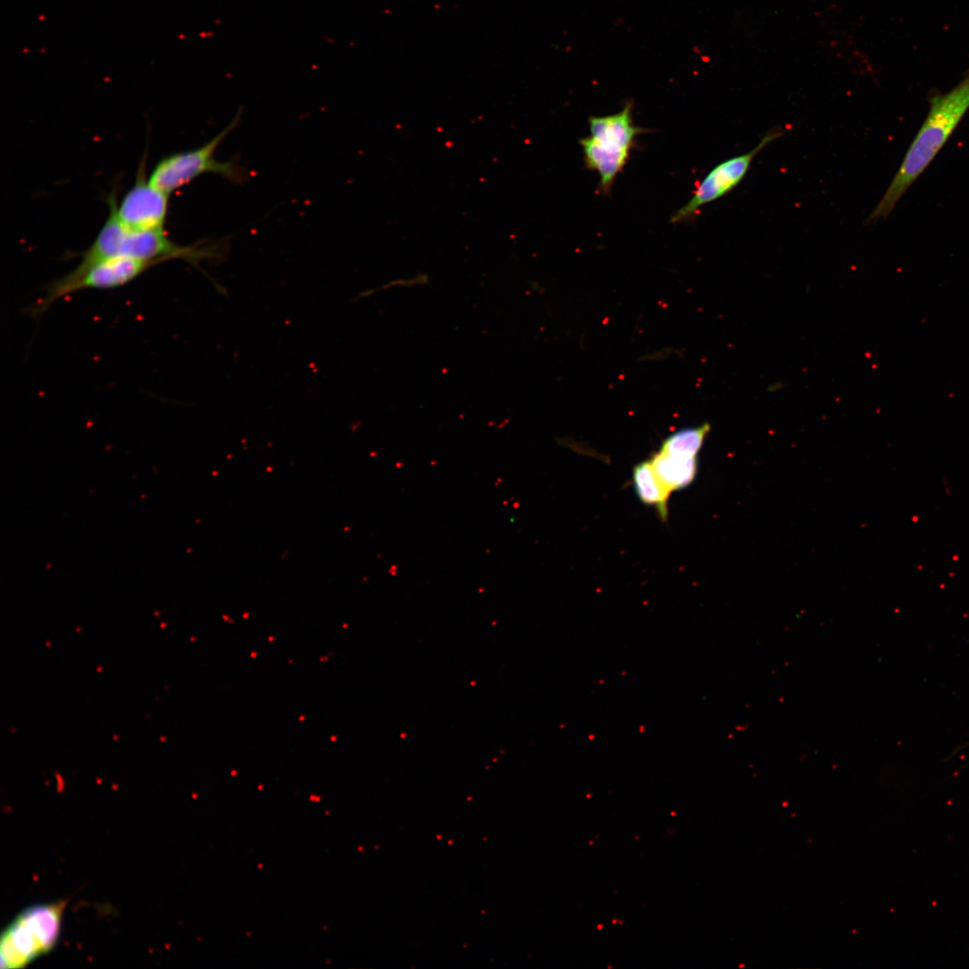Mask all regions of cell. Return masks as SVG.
Wrapping results in <instances>:
<instances>
[{"mask_svg": "<svg viewBox=\"0 0 969 969\" xmlns=\"http://www.w3.org/2000/svg\"><path fill=\"white\" fill-rule=\"evenodd\" d=\"M969 109V70L951 91L930 100L929 113L883 197L866 220L885 219L901 196L930 163Z\"/></svg>", "mask_w": 969, "mask_h": 969, "instance_id": "1", "label": "cell"}, {"mask_svg": "<svg viewBox=\"0 0 969 969\" xmlns=\"http://www.w3.org/2000/svg\"><path fill=\"white\" fill-rule=\"evenodd\" d=\"M115 194L111 193L109 196V215L92 245L83 252L80 264L111 257H127L161 263L170 259H183L198 266L201 261L217 257L218 251L214 245H179L170 239L164 228H127L117 216Z\"/></svg>", "mask_w": 969, "mask_h": 969, "instance_id": "2", "label": "cell"}, {"mask_svg": "<svg viewBox=\"0 0 969 969\" xmlns=\"http://www.w3.org/2000/svg\"><path fill=\"white\" fill-rule=\"evenodd\" d=\"M66 900L35 904L22 911L1 936V968H21L57 945Z\"/></svg>", "mask_w": 969, "mask_h": 969, "instance_id": "3", "label": "cell"}, {"mask_svg": "<svg viewBox=\"0 0 969 969\" xmlns=\"http://www.w3.org/2000/svg\"><path fill=\"white\" fill-rule=\"evenodd\" d=\"M632 110V104L627 103L615 114L589 117V135L580 141L586 165L598 173L600 188L606 192L623 170L635 138L642 131L634 125Z\"/></svg>", "mask_w": 969, "mask_h": 969, "instance_id": "4", "label": "cell"}, {"mask_svg": "<svg viewBox=\"0 0 969 969\" xmlns=\"http://www.w3.org/2000/svg\"><path fill=\"white\" fill-rule=\"evenodd\" d=\"M159 264V261L127 257H111L78 264L65 275L49 283L45 288L44 296L30 307L29 313L39 317L58 300L80 291L122 287Z\"/></svg>", "mask_w": 969, "mask_h": 969, "instance_id": "5", "label": "cell"}, {"mask_svg": "<svg viewBox=\"0 0 969 969\" xmlns=\"http://www.w3.org/2000/svg\"><path fill=\"white\" fill-rule=\"evenodd\" d=\"M240 117L237 114L226 127L202 146L162 157L150 174L151 183L170 195L205 173L212 172L232 180L240 179L241 172L236 164L222 162L214 157L219 144L237 127Z\"/></svg>", "mask_w": 969, "mask_h": 969, "instance_id": "6", "label": "cell"}, {"mask_svg": "<svg viewBox=\"0 0 969 969\" xmlns=\"http://www.w3.org/2000/svg\"><path fill=\"white\" fill-rule=\"evenodd\" d=\"M781 135V130L773 129L754 149L717 164L698 183L689 201L672 215L670 222L677 223L695 217L702 206L734 189L746 175L758 153Z\"/></svg>", "mask_w": 969, "mask_h": 969, "instance_id": "7", "label": "cell"}, {"mask_svg": "<svg viewBox=\"0 0 969 969\" xmlns=\"http://www.w3.org/2000/svg\"><path fill=\"white\" fill-rule=\"evenodd\" d=\"M170 195L151 183L146 177L145 159L139 165L136 179L119 203L116 214L121 223L132 230L164 228Z\"/></svg>", "mask_w": 969, "mask_h": 969, "instance_id": "8", "label": "cell"}, {"mask_svg": "<svg viewBox=\"0 0 969 969\" xmlns=\"http://www.w3.org/2000/svg\"><path fill=\"white\" fill-rule=\"evenodd\" d=\"M650 462L655 475L670 493L688 487L697 476V457L672 456L659 450L652 454Z\"/></svg>", "mask_w": 969, "mask_h": 969, "instance_id": "9", "label": "cell"}, {"mask_svg": "<svg viewBox=\"0 0 969 969\" xmlns=\"http://www.w3.org/2000/svg\"><path fill=\"white\" fill-rule=\"evenodd\" d=\"M633 486L639 500L653 506L661 520L668 516V501L671 493L660 483L655 475L650 460H644L633 468Z\"/></svg>", "mask_w": 969, "mask_h": 969, "instance_id": "10", "label": "cell"}, {"mask_svg": "<svg viewBox=\"0 0 969 969\" xmlns=\"http://www.w3.org/2000/svg\"><path fill=\"white\" fill-rule=\"evenodd\" d=\"M710 429V424L705 423L677 430L662 441L659 451L672 456L697 457Z\"/></svg>", "mask_w": 969, "mask_h": 969, "instance_id": "11", "label": "cell"}]
</instances>
